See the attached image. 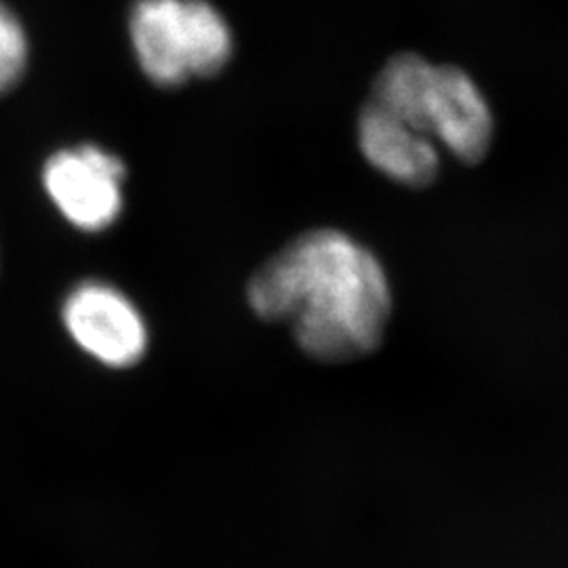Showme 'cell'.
<instances>
[{"mask_svg": "<svg viewBox=\"0 0 568 568\" xmlns=\"http://www.w3.org/2000/svg\"><path fill=\"white\" fill-rule=\"evenodd\" d=\"M253 312L286 323L307 356L347 363L386 337L392 291L379 260L337 230H312L262 265L246 288Z\"/></svg>", "mask_w": 568, "mask_h": 568, "instance_id": "1", "label": "cell"}, {"mask_svg": "<svg viewBox=\"0 0 568 568\" xmlns=\"http://www.w3.org/2000/svg\"><path fill=\"white\" fill-rule=\"evenodd\" d=\"M371 102L464 163H480L490 150V108L462 68L436 65L417 53L394 55L373 82Z\"/></svg>", "mask_w": 568, "mask_h": 568, "instance_id": "2", "label": "cell"}, {"mask_svg": "<svg viewBox=\"0 0 568 568\" xmlns=\"http://www.w3.org/2000/svg\"><path fill=\"white\" fill-rule=\"evenodd\" d=\"M129 37L143 74L166 89L220 74L234 53L232 30L209 0H138Z\"/></svg>", "mask_w": 568, "mask_h": 568, "instance_id": "3", "label": "cell"}, {"mask_svg": "<svg viewBox=\"0 0 568 568\" xmlns=\"http://www.w3.org/2000/svg\"><path fill=\"white\" fill-rule=\"evenodd\" d=\"M126 169L119 156L84 143L55 152L42 183L61 215L82 232H103L121 217Z\"/></svg>", "mask_w": 568, "mask_h": 568, "instance_id": "4", "label": "cell"}, {"mask_svg": "<svg viewBox=\"0 0 568 568\" xmlns=\"http://www.w3.org/2000/svg\"><path fill=\"white\" fill-rule=\"evenodd\" d=\"M63 325L87 354L114 368L138 365L148 347L142 314L112 284H79L63 304Z\"/></svg>", "mask_w": 568, "mask_h": 568, "instance_id": "5", "label": "cell"}, {"mask_svg": "<svg viewBox=\"0 0 568 568\" xmlns=\"http://www.w3.org/2000/svg\"><path fill=\"white\" fill-rule=\"evenodd\" d=\"M358 145L373 169L406 187H427L440 173L438 145L371 100L358 116Z\"/></svg>", "mask_w": 568, "mask_h": 568, "instance_id": "6", "label": "cell"}, {"mask_svg": "<svg viewBox=\"0 0 568 568\" xmlns=\"http://www.w3.org/2000/svg\"><path fill=\"white\" fill-rule=\"evenodd\" d=\"M30 44L20 18L0 0V95L21 81L28 68Z\"/></svg>", "mask_w": 568, "mask_h": 568, "instance_id": "7", "label": "cell"}]
</instances>
